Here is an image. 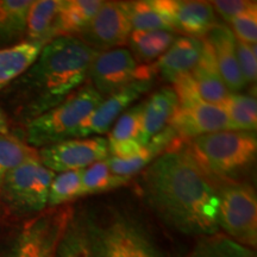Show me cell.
<instances>
[{"label": "cell", "instance_id": "11", "mask_svg": "<svg viewBox=\"0 0 257 257\" xmlns=\"http://www.w3.org/2000/svg\"><path fill=\"white\" fill-rule=\"evenodd\" d=\"M154 80H135L126 87L105 98L100 104L79 125L72 138L101 136L113 126V124L135 101L152 88Z\"/></svg>", "mask_w": 257, "mask_h": 257}, {"label": "cell", "instance_id": "15", "mask_svg": "<svg viewBox=\"0 0 257 257\" xmlns=\"http://www.w3.org/2000/svg\"><path fill=\"white\" fill-rule=\"evenodd\" d=\"M213 53L217 68L229 93H238L246 87L240 73L236 51V37L229 25L217 23L206 38Z\"/></svg>", "mask_w": 257, "mask_h": 257}, {"label": "cell", "instance_id": "21", "mask_svg": "<svg viewBox=\"0 0 257 257\" xmlns=\"http://www.w3.org/2000/svg\"><path fill=\"white\" fill-rule=\"evenodd\" d=\"M32 0H0V49L24 42Z\"/></svg>", "mask_w": 257, "mask_h": 257}, {"label": "cell", "instance_id": "36", "mask_svg": "<svg viewBox=\"0 0 257 257\" xmlns=\"http://www.w3.org/2000/svg\"><path fill=\"white\" fill-rule=\"evenodd\" d=\"M108 144V155L110 157H119L125 159L136 155L142 150L144 146L137 140L119 141V142H107Z\"/></svg>", "mask_w": 257, "mask_h": 257}, {"label": "cell", "instance_id": "27", "mask_svg": "<svg viewBox=\"0 0 257 257\" xmlns=\"http://www.w3.org/2000/svg\"><path fill=\"white\" fill-rule=\"evenodd\" d=\"M186 257H256L252 249L240 245L227 236L216 233L202 237Z\"/></svg>", "mask_w": 257, "mask_h": 257}, {"label": "cell", "instance_id": "8", "mask_svg": "<svg viewBox=\"0 0 257 257\" xmlns=\"http://www.w3.org/2000/svg\"><path fill=\"white\" fill-rule=\"evenodd\" d=\"M154 63L138 64L130 50L117 48L98 53L88 72L89 83L102 98L126 87L135 80H154Z\"/></svg>", "mask_w": 257, "mask_h": 257}, {"label": "cell", "instance_id": "7", "mask_svg": "<svg viewBox=\"0 0 257 257\" xmlns=\"http://www.w3.org/2000/svg\"><path fill=\"white\" fill-rule=\"evenodd\" d=\"M55 173L40 157L22 163L10 172L0 188V199L19 213H41L48 207V195Z\"/></svg>", "mask_w": 257, "mask_h": 257}, {"label": "cell", "instance_id": "25", "mask_svg": "<svg viewBox=\"0 0 257 257\" xmlns=\"http://www.w3.org/2000/svg\"><path fill=\"white\" fill-rule=\"evenodd\" d=\"M219 106L229 118L232 130L256 133L257 101L253 96L229 93Z\"/></svg>", "mask_w": 257, "mask_h": 257}, {"label": "cell", "instance_id": "3", "mask_svg": "<svg viewBox=\"0 0 257 257\" xmlns=\"http://www.w3.org/2000/svg\"><path fill=\"white\" fill-rule=\"evenodd\" d=\"M187 149L210 180L232 181L256 159V133L226 130L204 135L192 140Z\"/></svg>", "mask_w": 257, "mask_h": 257}, {"label": "cell", "instance_id": "6", "mask_svg": "<svg viewBox=\"0 0 257 257\" xmlns=\"http://www.w3.org/2000/svg\"><path fill=\"white\" fill-rule=\"evenodd\" d=\"M218 194V225L227 237L251 249L257 244V197L249 184L231 182Z\"/></svg>", "mask_w": 257, "mask_h": 257}, {"label": "cell", "instance_id": "9", "mask_svg": "<svg viewBox=\"0 0 257 257\" xmlns=\"http://www.w3.org/2000/svg\"><path fill=\"white\" fill-rule=\"evenodd\" d=\"M108 156L107 140L101 136L72 138L38 149L42 165L55 174L86 169Z\"/></svg>", "mask_w": 257, "mask_h": 257}, {"label": "cell", "instance_id": "2", "mask_svg": "<svg viewBox=\"0 0 257 257\" xmlns=\"http://www.w3.org/2000/svg\"><path fill=\"white\" fill-rule=\"evenodd\" d=\"M96 54L78 37L44 44L35 62L0 93L8 118L25 125L60 105L85 85Z\"/></svg>", "mask_w": 257, "mask_h": 257}, {"label": "cell", "instance_id": "19", "mask_svg": "<svg viewBox=\"0 0 257 257\" xmlns=\"http://www.w3.org/2000/svg\"><path fill=\"white\" fill-rule=\"evenodd\" d=\"M205 41L204 53L195 68L189 74L193 89L200 100L208 104L220 105L229 94L224 80L217 68L211 47Z\"/></svg>", "mask_w": 257, "mask_h": 257}, {"label": "cell", "instance_id": "37", "mask_svg": "<svg viewBox=\"0 0 257 257\" xmlns=\"http://www.w3.org/2000/svg\"><path fill=\"white\" fill-rule=\"evenodd\" d=\"M8 134H10V120L2 106H0V135Z\"/></svg>", "mask_w": 257, "mask_h": 257}, {"label": "cell", "instance_id": "24", "mask_svg": "<svg viewBox=\"0 0 257 257\" xmlns=\"http://www.w3.org/2000/svg\"><path fill=\"white\" fill-rule=\"evenodd\" d=\"M61 0H36L29 10L24 42L47 44Z\"/></svg>", "mask_w": 257, "mask_h": 257}, {"label": "cell", "instance_id": "28", "mask_svg": "<svg viewBox=\"0 0 257 257\" xmlns=\"http://www.w3.org/2000/svg\"><path fill=\"white\" fill-rule=\"evenodd\" d=\"M128 180V178L113 174L107 163V159L99 161L82 170L83 197L119 188L126 185Z\"/></svg>", "mask_w": 257, "mask_h": 257}, {"label": "cell", "instance_id": "33", "mask_svg": "<svg viewBox=\"0 0 257 257\" xmlns=\"http://www.w3.org/2000/svg\"><path fill=\"white\" fill-rule=\"evenodd\" d=\"M236 51L238 66L246 85L255 83L257 78L256 44H246L236 40Z\"/></svg>", "mask_w": 257, "mask_h": 257}, {"label": "cell", "instance_id": "17", "mask_svg": "<svg viewBox=\"0 0 257 257\" xmlns=\"http://www.w3.org/2000/svg\"><path fill=\"white\" fill-rule=\"evenodd\" d=\"M102 0H61L49 34V42L59 37H76L94 17Z\"/></svg>", "mask_w": 257, "mask_h": 257}, {"label": "cell", "instance_id": "29", "mask_svg": "<svg viewBox=\"0 0 257 257\" xmlns=\"http://www.w3.org/2000/svg\"><path fill=\"white\" fill-rule=\"evenodd\" d=\"M82 170H70L55 175L49 188L48 207L63 206L75 199L83 197Z\"/></svg>", "mask_w": 257, "mask_h": 257}, {"label": "cell", "instance_id": "5", "mask_svg": "<svg viewBox=\"0 0 257 257\" xmlns=\"http://www.w3.org/2000/svg\"><path fill=\"white\" fill-rule=\"evenodd\" d=\"M73 218V208L68 205L44 210L25 221L4 257H55Z\"/></svg>", "mask_w": 257, "mask_h": 257}, {"label": "cell", "instance_id": "22", "mask_svg": "<svg viewBox=\"0 0 257 257\" xmlns=\"http://www.w3.org/2000/svg\"><path fill=\"white\" fill-rule=\"evenodd\" d=\"M133 30L137 31H172L169 16L163 8L162 0H136L121 2Z\"/></svg>", "mask_w": 257, "mask_h": 257}, {"label": "cell", "instance_id": "31", "mask_svg": "<svg viewBox=\"0 0 257 257\" xmlns=\"http://www.w3.org/2000/svg\"><path fill=\"white\" fill-rule=\"evenodd\" d=\"M143 113L144 101L128 107L111 127L107 142L128 140L140 141L143 128Z\"/></svg>", "mask_w": 257, "mask_h": 257}, {"label": "cell", "instance_id": "20", "mask_svg": "<svg viewBox=\"0 0 257 257\" xmlns=\"http://www.w3.org/2000/svg\"><path fill=\"white\" fill-rule=\"evenodd\" d=\"M43 47V43L22 42L0 49V93L35 62Z\"/></svg>", "mask_w": 257, "mask_h": 257}, {"label": "cell", "instance_id": "12", "mask_svg": "<svg viewBox=\"0 0 257 257\" xmlns=\"http://www.w3.org/2000/svg\"><path fill=\"white\" fill-rule=\"evenodd\" d=\"M168 126L179 138H194L204 135L232 130L231 123L219 105L208 104L200 99L179 102Z\"/></svg>", "mask_w": 257, "mask_h": 257}, {"label": "cell", "instance_id": "35", "mask_svg": "<svg viewBox=\"0 0 257 257\" xmlns=\"http://www.w3.org/2000/svg\"><path fill=\"white\" fill-rule=\"evenodd\" d=\"M211 5L214 12L220 15L226 23H229L237 16L257 6L256 2H251V0H217V2H212Z\"/></svg>", "mask_w": 257, "mask_h": 257}, {"label": "cell", "instance_id": "16", "mask_svg": "<svg viewBox=\"0 0 257 257\" xmlns=\"http://www.w3.org/2000/svg\"><path fill=\"white\" fill-rule=\"evenodd\" d=\"M205 41L189 36H176L168 50L154 62L156 75L174 83L181 76L188 75L199 63L204 53Z\"/></svg>", "mask_w": 257, "mask_h": 257}, {"label": "cell", "instance_id": "30", "mask_svg": "<svg viewBox=\"0 0 257 257\" xmlns=\"http://www.w3.org/2000/svg\"><path fill=\"white\" fill-rule=\"evenodd\" d=\"M55 257H92L85 221L73 218L57 246Z\"/></svg>", "mask_w": 257, "mask_h": 257}, {"label": "cell", "instance_id": "1", "mask_svg": "<svg viewBox=\"0 0 257 257\" xmlns=\"http://www.w3.org/2000/svg\"><path fill=\"white\" fill-rule=\"evenodd\" d=\"M142 191L154 213L187 236L219 232L218 194L187 148H169L143 170Z\"/></svg>", "mask_w": 257, "mask_h": 257}, {"label": "cell", "instance_id": "13", "mask_svg": "<svg viewBox=\"0 0 257 257\" xmlns=\"http://www.w3.org/2000/svg\"><path fill=\"white\" fill-rule=\"evenodd\" d=\"M131 226L119 214L101 224L86 221L92 257H133Z\"/></svg>", "mask_w": 257, "mask_h": 257}, {"label": "cell", "instance_id": "10", "mask_svg": "<svg viewBox=\"0 0 257 257\" xmlns=\"http://www.w3.org/2000/svg\"><path fill=\"white\" fill-rule=\"evenodd\" d=\"M131 31L121 2H102L94 17L76 37L91 49L102 53L123 48Z\"/></svg>", "mask_w": 257, "mask_h": 257}, {"label": "cell", "instance_id": "32", "mask_svg": "<svg viewBox=\"0 0 257 257\" xmlns=\"http://www.w3.org/2000/svg\"><path fill=\"white\" fill-rule=\"evenodd\" d=\"M231 31L237 41L246 44H256L257 41V6L229 22Z\"/></svg>", "mask_w": 257, "mask_h": 257}, {"label": "cell", "instance_id": "34", "mask_svg": "<svg viewBox=\"0 0 257 257\" xmlns=\"http://www.w3.org/2000/svg\"><path fill=\"white\" fill-rule=\"evenodd\" d=\"M131 240H133V257H162L146 231L138 225L131 226Z\"/></svg>", "mask_w": 257, "mask_h": 257}, {"label": "cell", "instance_id": "14", "mask_svg": "<svg viewBox=\"0 0 257 257\" xmlns=\"http://www.w3.org/2000/svg\"><path fill=\"white\" fill-rule=\"evenodd\" d=\"M162 4L169 16L173 30L185 34V36L206 37L217 24L216 12L208 2L162 0Z\"/></svg>", "mask_w": 257, "mask_h": 257}, {"label": "cell", "instance_id": "26", "mask_svg": "<svg viewBox=\"0 0 257 257\" xmlns=\"http://www.w3.org/2000/svg\"><path fill=\"white\" fill-rule=\"evenodd\" d=\"M38 157V150L12 135H0V188L10 172Z\"/></svg>", "mask_w": 257, "mask_h": 257}, {"label": "cell", "instance_id": "4", "mask_svg": "<svg viewBox=\"0 0 257 257\" xmlns=\"http://www.w3.org/2000/svg\"><path fill=\"white\" fill-rule=\"evenodd\" d=\"M105 98L87 82L66 100L25 124V142L35 149L72 140L73 134Z\"/></svg>", "mask_w": 257, "mask_h": 257}, {"label": "cell", "instance_id": "18", "mask_svg": "<svg viewBox=\"0 0 257 257\" xmlns=\"http://www.w3.org/2000/svg\"><path fill=\"white\" fill-rule=\"evenodd\" d=\"M178 106V94L172 86L160 88L144 101L143 128L140 138L142 146L168 126Z\"/></svg>", "mask_w": 257, "mask_h": 257}, {"label": "cell", "instance_id": "23", "mask_svg": "<svg viewBox=\"0 0 257 257\" xmlns=\"http://www.w3.org/2000/svg\"><path fill=\"white\" fill-rule=\"evenodd\" d=\"M176 38L172 31H131L127 44L130 53L137 62L143 64L154 63L168 50Z\"/></svg>", "mask_w": 257, "mask_h": 257}]
</instances>
